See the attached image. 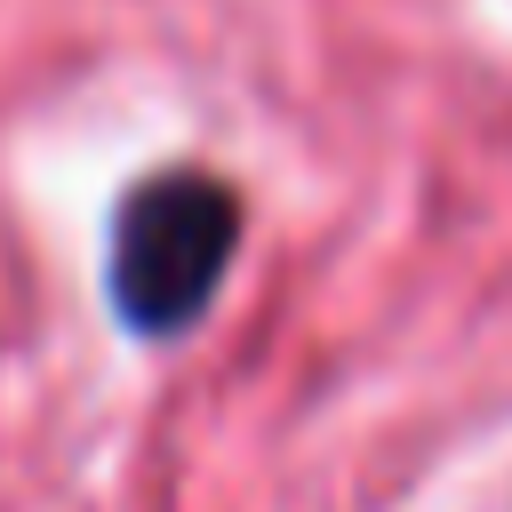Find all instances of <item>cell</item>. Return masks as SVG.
<instances>
[{"label": "cell", "instance_id": "cell-1", "mask_svg": "<svg viewBox=\"0 0 512 512\" xmlns=\"http://www.w3.org/2000/svg\"><path fill=\"white\" fill-rule=\"evenodd\" d=\"M240 240V208L216 176H152L120 200L112 224V304L128 328L168 336L184 320H200V304L216 296L224 264Z\"/></svg>", "mask_w": 512, "mask_h": 512}]
</instances>
